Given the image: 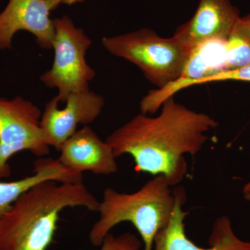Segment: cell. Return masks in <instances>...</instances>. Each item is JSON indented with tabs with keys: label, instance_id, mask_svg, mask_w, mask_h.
Instances as JSON below:
<instances>
[{
	"label": "cell",
	"instance_id": "obj_1",
	"mask_svg": "<svg viewBox=\"0 0 250 250\" xmlns=\"http://www.w3.org/2000/svg\"><path fill=\"white\" fill-rule=\"evenodd\" d=\"M217 126L209 115L189 109L171 96L159 116L136 115L105 141L115 157L129 154L137 172L164 175L172 187L187 173L185 154L200 152L208 139L206 133Z\"/></svg>",
	"mask_w": 250,
	"mask_h": 250
},
{
	"label": "cell",
	"instance_id": "obj_2",
	"mask_svg": "<svg viewBox=\"0 0 250 250\" xmlns=\"http://www.w3.org/2000/svg\"><path fill=\"white\" fill-rule=\"evenodd\" d=\"M99 205L83 182L47 180L36 184L0 220V250H47L62 210L82 207L98 211Z\"/></svg>",
	"mask_w": 250,
	"mask_h": 250
},
{
	"label": "cell",
	"instance_id": "obj_3",
	"mask_svg": "<svg viewBox=\"0 0 250 250\" xmlns=\"http://www.w3.org/2000/svg\"><path fill=\"white\" fill-rule=\"evenodd\" d=\"M170 187L166 177L159 174L132 193L105 189L98 207L100 218L89 233L91 244L101 246L112 229L129 222L141 235L144 250H152L156 233L167 225L173 213L176 196Z\"/></svg>",
	"mask_w": 250,
	"mask_h": 250
},
{
	"label": "cell",
	"instance_id": "obj_4",
	"mask_svg": "<svg viewBox=\"0 0 250 250\" xmlns=\"http://www.w3.org/2000/svg\"><path fill=\"white\" fill-rule=\"evenodd\" d=\"M103 45L113 55L136 65L158 89L180 78L189 53L175 36L162 38L147 28L103 38Z\"/></svg>",
	"mask_w": 250,
	"mask_h": 250
},
{
	"label": "cell",
	"instance_id": "obj_5",
	"mask_svg": "<svg viewBox=\"0 0 250 250\" xmlns=\"http://www.w3.org/2000/svg\"><path fill=\"white\" fill-rule=\"evenodd\" d=\"M54 59L40 80L49 88H57L59 101L65 103L70 94L89 90L95 71L87 63L85 53L92 41L68 16L53 20Z\"/></svg>",
	"mask_w": 250,
	"mask_h": 250
},
{
	"label": "cell",
	"instance_id": "obj_6",
	"mask_svg": "<svg viewBox=\"0 0 250 250\" xmlns=\"http://www.w3.org/2000/svg\"><path fill=\"white\" fill-rule=\"evenodd\" d=\"M41 116L40 108L22 97L0 98V181L11 174L8 161L16 153L28 150L39 157L49 154Z\"/></svg>",
	"mask_w": 250,
	"mask_h": 250
},
{
	"label": "cell",
	"instance_id": "obj_7",
	"mask_svg": "<svg viewBox=\"0 0 250 250\" xmlns=\"http://www.w3.org/2000/svg\"><path fill=\"white\" fill-rule=\"evenodd\" d=\"M59 103L57 96L49 100L41 119L47 143L57 151L76 132L78 125L93 123L105 104L102 95L90 90L70 94L63 108H59Z\"/></svg>",
	"mask_w": 250,
	"mask_h": 250
},
{
	"label": "cell",
	"instance_id": "obj_8",
	"mask_svg": "<svg viewBox=\"0 0 250 250\" xmlns=\"http://www.w3.org/2000/svg\"><path fill=\"white\" fill-rule=\"evenodd\" d=\"M62 4L60 0H9L0 14V49L11 48L18 31L34 34L41 48L52 49L55 29L50 11Z\"/></svg>",
	"mask_w": 250,
	"mask_h": 250
},
{
	"label": "cell",
	"instance_id": "obj_9",
	"mask_svg": "<svg viewBox=\"0 0 250 250\" xmlns=\"http://www.w3.org/2000/svg\"><path fill=\"white\" fill-rule=\"evenodd\" d=\"M176 203L173 213L166 227L156 233L154 250H250V242L243 241L235 234L227 216L217 219L209 238L210 247L202 248L187 238L184 220L188 214L183 210L185 191L182 188L174 190Z\"/></svg>",
	"mask_w": 250,
	"mask_h": 250
},
{
	"label": "cell",
	"instance_id": "obj_10",
	"mask_svg": "<svg viewBox=\"0 0 250 250\" xmlns=\"http://www.w3.org/2000/svg\"><path fill=\"white\" fill-rule=\"evenodd\" d=\"M240 17L229 0H200L191 19L179 27L174 36L189 50L207 41H227Z\"/></svg>",
	"mask_w": 250,
	"mask_h": 250
},
{
	"label": "cell",
	"instance_id": "obj_11",
	"mask_svg": "<svg viewBox=\"0 0 250 250\" xmlns=\"http://www.w3.org/2000/svg\"><path fill=\"white\" fill-rule=\"evenodd\" d=\"M58 161L74 173L90 171L109 175L118 170L111 146L103 141L88 125L78 130L62 144Z\"/></svg>",
	"mask_w": 250,
	"mask_h": 250
},
{
	"label": "cell",
	"instance_id": "obj_12",
	"mask_svg": "<svg viewBox=\"0 0 250 250\" xmlns=\"http://www.w3.org/2000/svg\"><path fill=\"white\" fill-rule=\"evenodd\" d=\"M34 174L15 182L0 181V220L12 207L23 192L44 181L83 182V174L74 173L60 164L58 159L39 158L36 161Z\"/></svg>",
	"mask_w": 250,
	"mask_h": 250
},
{
	"label": "cell",
	"instance_id": "obj_13",
	"mask_svg": "<svg viewBox=\"0 0 250 250\" xmlns=\"http://www.w3.org/2000/svg\"><path fill=\"white\" fill-rule=\"evenodd\" d=\"M227 70L250 64V14L240 17L226 41Z\"/></svg>",
	"mask_w": 250,
	"mask_h": 250
},
{
	"label": "cell",
	"instance_id": "obj_14",
	"mask_svg": "<svg viewBox=\"0 0 250 250\" xmlns=\"http://www.w3.org/2000/svg\"><path fill=\"white\" fill-rule=\"evenodd\" d=\"M142 246V241L133 233L126 232L116 237L109 233L104 239L100 250H141Z\"/></svg>",
	"mask_w": 250,
	"mask_h": 250
},
{
	"label": "cell",
	"instance_id": "obj_15",
	"mask_svg": "<svg viewBox=\"0 0 250 250\" xmlns=\"http://www.w3.org/2000/svg\"><path fill=\"white\" fill-rule=\"evenodd\" d=\"M225 80H239L250 82V64L246 65V66L239 67V68L225 70V71L219 72L213 76L197 81V82L193 83L192 85Z\"/></svg>",
	"mask_w": 250,
	"mask_h": 250
},
{
	"label": "cell",
	"instance_id": "obj_16",
	"mask_svg": "<svg viewBox=\"0 0 250 250\" xmlns=\"http://www.w3.org/2000/svg\"><path fill=\"white\" fill-rule=\"evenodd\" d=\"M60 1L62 4L72 5L76 4L77 2H83L85 0H60Z\"/></svg>",
	"mask_w": 250,
	"mask_h": 250
},
{
	"label": "cell",
	"instance_id": "obj_17",
	"mask_svg": "<svg viewBox=\"0 0 250 250\" xmlns=\"http://www.w3.org/2000/svg\"><path fill=\"white\" fill-rule=\"evenodd\" d=\"M249 191H250V181L248 182V183L245 185L244 188H243V193Z\"/></svg>",
	"mask_w": 250,
	"mask_h": 250
},
{
	"label": "cell",
	"instance_id": "obj_18",
	"mask_svg": "<svg viewBox=\"0 0 250 250\" xmlns=\"http://www.w3.org/2000/svg\"><path fill=\"white\" fill-rule=\"evenodd\" d=\"M244 197L247 201L250 202V191L244 192Z\"/></svg>",
	"mask_w": 250,
	"mask_h": 250
}]
</instances>
